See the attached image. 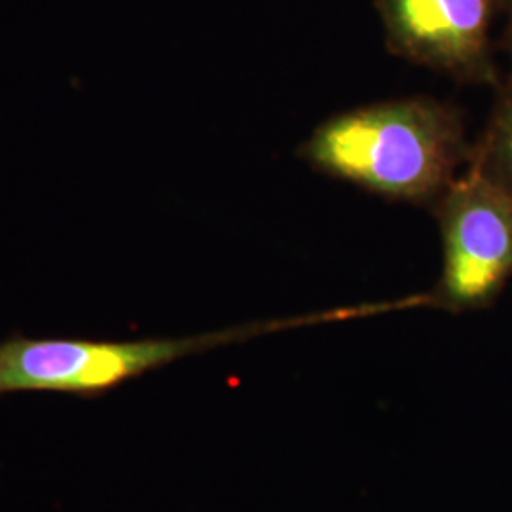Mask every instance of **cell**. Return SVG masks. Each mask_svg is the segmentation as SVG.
<instances>
[{"mask_svg":"<svg viewBox=\"0 0 512 512\" xmlns=\"http://www.w3.org/2000/svg\"><path fill=\"white\" fill-rule=\"evenodd\" d=\"M471 150L458 110L403 97L332 116L298 154L315 171L385 200L435 207Z\"/></svg>","mask_w":512,"mask_h":512,"instance_id":"obj_1","label":"cell"},{"mask_svg":"<svg viewBox=\"0 0 512 512\" xmlns=\"http://www.w3.org/2000/svg\"><path fill=\"white\" fill-rule=\"evenodd\" d=\"M313 321H325V313L186 338H150L135 342L12 336L0 342V395L18 391L97 393L188 355Z\"/></svg>","mask_w":512,"mask_h":512,"instance_id":"obj_2","label":"cell"},{"mask_svg":"<svg viewBox=\"0 0 512 512\" xmlns=\"http://www.w3.org/2000/svg\"><path fill=\"white\" fill-rule=\"evenodd\" d=\"M442 275L429 302L448 311L484 310L512 277V194L467 167L433 207Z\"/></svg>","mask_w":512,"mask_h":512,"instance_id":"obj_3","label":"cell"},{"mask_svg":"<svg viewBox=\"0 0 512 512\" xmlns=\"http://www.w3.org/2000/svg\"><path fill=\"white\" fill-rule=\"evenodd\" d=\"M389 50L459 82L494 84V0H376Z\"/></svg>","mask_w":512,"mask_h":512,"instance_id":"obj_4","label":"cell"},{"mask_svg":"<svg viewBox=\"0 0 512 512\" xmlns=\"http://www.w3.org/2000/svg\"><path fill=\"white\" fill-rule=\"evenodd\" d=\"M469 167L512 194V76L501 88L484 135L471 150Z\"/></svg>","mask_w":512,"mask_h":512,"instance_id":"obj_5","label":"cell"},{"mask_svg":"<svg viewBox=\"0 0 512 512\" xmlns=\"http://www.w3.org/2000/svg\"><path fill=\"white\" fill-rule=\"evenodd\" d=\"M507 44L512 55V0H509V33H507Z\"/></svg>","mask_w":512,"mask_h":512,"instance_id":"obj_6","label":"cell"}]
</instances>
